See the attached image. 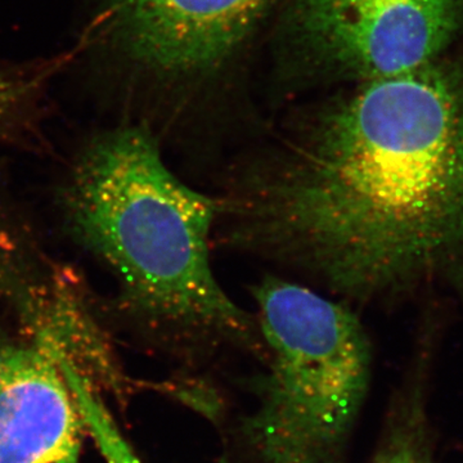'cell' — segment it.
Instances as JSON below:
<instances>
[{
    "label": "cell",
    "mask_w": 463,
    "mask_h": 463,
    "mask_svg": "<svg viewBox=\"0 0 463 463\" xmlns=\"http://www.w3.org/2000/svg\"><path fill=\"white\" fill-rule=\"evenodd\" d=\"M221 184L222 245L354 309L403 291L463 251V70L355 83Z\"/></svg>",
    "instance_id": "1"
},
{
    "label": "cell",
    "mask_w": 463,
    "mask_h": 463,
    "mask_svg": "<svg viewBox=\"0 0 463 463\" xmlns=\"http://www.w3.org/2000/svg\"><path fill=\"white\" fill-rule=\"evenodd\" d=\"M60 199L72 237L111 270L121 306L152 343L192 367L236 352L263 361L257 316L213 272L215 196L173 173L148 127L93 137Z\"/></svg>",
    "instance_id": "2"
},
{
    "label": "cell",
    "mask_w": 463,
    "mask_h": 463,
    "mask_svg": "<svg viewBox=\"0 0 463 463\" xmlns=\"http://www.w3.org/2000/svg\"><path fill=\"white\" fill-rule=\"evenodd\" d=\"M265 370L241 435L255 463H339L370 385L358 310L267 274L252 288Z\"/></svg>",
    "instance_id": "3"
},
{
    "label": "cell",
    "mask_w": 463,
    "mask_h": 463,
    "mask_svg": "<svg viewBox=\"0 0 463 463\" xmlns=\"http://www.w3.org/2000/svg\"><path fill=\"white\" fill-rule=\"evenodd\" d=\"M285 24L310 72L361 83L441 58L463 33V0H288Z\"/></svg>",
    "instance_id": "4"
},
{
    "label": "cell",
    "mask_w": 463,
    "mask_h": 463,
    "mask_svg": "<svg viewBox=\"0 0 463 463\" xmlns=\"http://www.w3.org/2000/svg\"><path fill=\"white\" fill-rule=\"evenodd\" d=\"M0 303L24 339L71 365L90 388L123 392L120 365L83 288L44 251L2 192Z\"/></svg>",
    "instance_id": "5"
},
{
    "label": "cell",
    "mask_w": 463,
    "mask_h": 463,
    "mask_svg": "<svg viewBox=\"0 0 463 463\" xmlns=\"http://www.w3.org/2000/svg\"><path fill=\"white\" fill-rule=\"evenodd\" d=\"M279 0H120L105 14L128 62L163 80L215 71Z\"/></svg>",
    "instance_id": "6"
},
{
    "label": "cell",
    "mask_w": 463,
    "mask_h": 463,
    "mask_svg": "<svg viewBox=\"0 0 463 463\" xmlns=\"http://www.w3.org/2000/svg\"><path fill=\"white\" fill-rule=\"evenodd\" d=\"M84 431L60 362L0 326V463H80Z\"/></svg>",
    "instance_id": "7"
},
{
    "label": "cell",
    "mask_w": 463,
    "mask_h": 463,
    "mask_svg": "<svg viewBox=\"0 0 463 463\" xmlns=\"http://www.w3.org/2000/svg\"><path fill=\"white\" fill-rule=\"evenodd\" d=\"M61 368L74 392L76 403L83 417L85 430L90 432L96 440L97 447L105 457L106 462L142 463L133 448L121 435L99 392L91 389L71 365L62 364Z\"/></svg>",
    "instance_id": "8"
},
{
    "label": "cell",
    "mask_w": 463,
    "mask_h": 463,
    "mask_svg": "<svg viewBox=\"0 0 463 463\" xmlns=\"http://www.w3.org/2000/svg\"><path fill=\"white\" fill-rule=\"evenodd\" d=\"M373 463H432L421 399L410 395L401 404Z\"/></svg>",
    "instance_id": "9"
},
{
    "label": "cell",
    "mask_w": 463,
    "mask_h": 463,
    "mask_svg": "<svg viewBox=\"0 0 463 463\" xmlns=\"http://www.w3.org/2000/svg\"><path fill=\"white\" fill-rule=\"evenodd\" d=\"M52 72V69L29 72H0V125L5 123Z\"/></svg>",
    "instance_id": "10"
}]
</instances>
